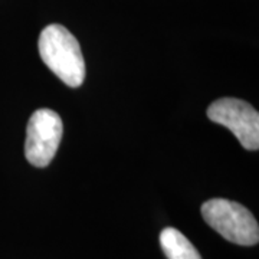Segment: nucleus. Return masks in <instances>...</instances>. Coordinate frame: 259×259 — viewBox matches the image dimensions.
<instances>
[{"label":"nucleus","mask_w":259,"mask_h":259,"mask_svg":"<svg viewBox=\"0 0 259 259\" xmlns=\"http://www.w3.org/2000/svg\"><path fill=\"white\" fill-rule=\"evenodd\" d=\"M39 55L44 64L68 87L78 88L85 79V61L79 42L62 26L49 25L40 32Z\"/></svg>","instance_id":"nucleus-1"},{"label":"nucleus","mask_w":259,"mask_h":259,"mask_svg":"<svg viewBox=\"0 0 259 259\" xmlns=\"http://www.w3.org/2000/svg\"><path fill=\"white\" fill-rule=\"evenodd\" d=\"M202 216L212 229L232 243L253 246L259 242L258 222L241 203L210 199L202 204Z\"/></svg>","instance_id":"nucleus-2"},{"label":"nucleus","mask_w":259,"mask_h":259,"mask_svg":"<svg viewBox=\"0 0 259 259\" xmlns=\"http://www.w3.org/2000/svg\"><path fill=\"white\" fill-rule=\"evenodd\" d=\"M64 133V124L58 112L49 108L36 110L26 127L25 156L35 167H47L55 157Z\"/></svg>","instance_id":"nucleus-3"},{"label":"nucleus","mask_w":259,"mask_h":259,"mask_svg":"<svg viewBox=\"0 0 259 259\" xmlns=\"http://www.w3.org/2000/svg\"><path fill=\"white\" fill-rule=\"evenodd\" d=\"M210 121L225 125L250 151L259 148V114L249 102L238 98H221L207 108Z\"/></svg>","instance_id":"nucleus-4"},{"label":"nucleus","mask_w":259,"mask_h":259,"mask_svg":"<svg viewBox=\"0 0 259 259\" xmlns=\"http://www.w3.org/2000/svg\"><path fill=\"white\" fill-rule=\"evenodd\" d=\"M160 245L167 259H202L193 243L175 228H166L161 231Z\"/></svg>","instance_id":"nucleus-5"}]
</instances>
